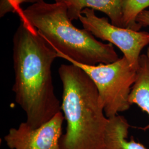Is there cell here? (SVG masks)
Instances as JSON below:
<instances>
[{"label":"cell","instance_id":"6da1fadb","mask_svg":"<svg viewBox=\"0 0 149 149\" xmlns=\"http://www.w3.org/2000/svg\"><path fill=\"white\" fill-rule=\"evenodd\" d=\"M13 39L15 82L12 91L16 103L27 117L26 122L36 128L61 111L56 96L52 68L58 58L36 29L21 16Z\"/></svg>","mask_w":149,"mask_h":149},{"label":"cell","instance_id":"7a4b0ae2","mask_svg":"<svg viewBox=\"0 0 149 149\" xmlns=\"http://www.w3.org/2000/svg\"><path fill=\"white\" fill-rule=\"evenodd\" d=\"M58 73L63 84L61 111L66 122L60 148L103 149L108 118L95 84L74 64H62Z\"/></svg>","mask_w":149,"mask_h":149},{"label":"cell","instance_id":"3957f363","mask_svg":"<svg viewBox=\"0 0 149 149\" xmlns=\"http://www.w3.org/2000/svg\"><path fill=\"white\" fill-rule=\"evenodd\" d=\"M16 13L36 29L58 58L69 63L96 65L112 63L119 58L112 44L102 43L90 32L75 27L61 3L42 1Z\"/></svg>","mask_w":149,"mask_h":149},{"label":"cell","instance_id":"277c9868","mask_svg":"<svg viewBox=\"0 0 149 149\" xmlns=\"http://www.w3.org/2000/svg\"><path fill=\"white\" fill-rule=\"evenodd\" d=\"M70 63L80 67L93 82L107 118L115 117L130 108L129 96L136 80L138 69L124 56L109 64Z\"/></svg>","mask_w":149,"mask_h":149},{"label":"cell","instance_id":"5b68a950","mask_svg":"<svg viewBox=\"0 0 149 149\" xmlns=\"http://www.w3.org/2000/svg\"><path fill=\"white\" fill-rule=\"evenodd\" d=\"M79 20L84 29L94 37L116 45L129 63L138 69L141 52L149 44V33L114 26L90 8L82 11Z\"/></svg>","mask_w":149,"mask_h":149},{"label":"cell","instance_id":"8992f818","mask_svg":"<svg viewBox=\"0 0 149 149\" xmlns=\"http://www.w3.org/2000/svg\"><path fill=\"white\" fill-rule=\"evenodd\" d=\"M64 119L61 111L38 128H32L26 122L21 123L18 128L9 130L4 138L6 143L10 149H61Z\"/></svg>","mask_w":149,"mask_h":149},{"label":"cell","instance_id":"52a82bcc","mask_svg":"<svg viewBox=\"0 0 149 149\" xmlns=\"http://www.w3.org/2000/svg\"><path fill=\"white\" fill-rule=\"evenodd\" d=\"M67 8L71 21L79 19L86 8L101 11L110 19L111 23L122 27V5L124 0H54Z\"/></svg>","mask_w":149,"mask_h":149},{"label":"cell","instance_id":"ba28073f","mask_svg":"<svg viewBox=\"0 0 149 149\" xmlns=\"http://www.w3.org/2000/svg\"><path fill=\"white\" fill-rule=\"evenodd\" d=\"M130 127L127 120L119 114L108 118L103 149H147L133 137L128 140Z\"/></svg>","mask_w":149,"mask_h":149},{"label":"cell","instance_id":"9c48e42d","mask_svg":"<svg viewBox=\"0 0 149 149\" xmlns=\"http://www.w3.org/2000/svg\"><path fill=\"white\" fill-rule=\"evenodd\" d=\"M129 102L136 104L149 117V60L146 54L140 56L137 77L129 96ZM149 129V124L144 128Z\"/></svg>","mask_w":149,"mask_h":149},{"label":"cell","instance_id":"30bf717a","mask_svg":"<svg viewBox=\"0 0 149 149\" xmlns=\"http://www.w3.org/2000/svg\"><path fill=\"white\" fill-rule=\"evenodd\" d=\"M149 7V0H124L122 5V27L135 31L141 27L136 20L143 11Z\"/></svg>","mask_w":149,"mask_h":149},{"label":"cell","instance_id":"8fae6325","mask_svg":"<svg viewBox=\"0 0 149 149\" xmlns=\"http://www.w3.org/2000/svg\"><path fill=\"white\" fill-rule=\"evenodd\" d=\"M44 0H0V17L2 18L10 13H15L21 8L23 3H36Z\"/></svg>","mask_w":149,"mask_h":149},{"label":"cell","instance_id":"7c38bea8","mask_svg":"<svg viewBox=\"0 0 149 149\" xmlns=\"http://www.w3.org/2000/svg\"><path fill=\"white\" fill-rule=\"evenodd\" d=\"M136 22L140 27H149V10H146L143 11L138 16Z\"/></svg>","mask_w":149,"mask_h":149},{"label":"cell","instance_id":"4fadbf2b","mask_svg":"<svg viewBox=\"0 0 149 149\" xmlns=\"http://www.w3.org/2000/svg\"><path fill=\"white\" fill-rule=\"evenodd\" d=\"M146 55L148 56V58L149 60V48H148V50H147V52H146Z\"/></svg>","mask_w":149,"mask_h":149}]
</instances>
